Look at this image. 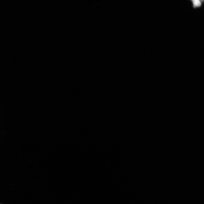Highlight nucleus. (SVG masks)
Listing matches in <instances>:
<instances>
[{
    "label": "nucleus",
    "instance_id": "f03ea898",
    "mask_svg": "<svg viewBox=\"0 0 204 204\" xmlns=\"http://www.w3.org/2000/svg\"><path fill=\"white\" fill-rule=\"evenodd\" d=\"M200 1H203L204 0H200Z\"/></svg>",
    "mask_w": 204,
    "mask_h": 204
},
{
    "label": "nucleus",
    "instance_id": "f257e3e1",
    "mask_svg": "<svg viewBox=\"0 0 204 204\" xmlns=\"http://www.w3.org/2000/svg\"><path fill=\"white\" fill-rule=\"evenodd\" d=\"M193 2L194 8L197 7L201 6V3L200 0H191Z\"/></svg>",
    "mask_w": 204,
    "mask_h": 204
}]
</instances>
